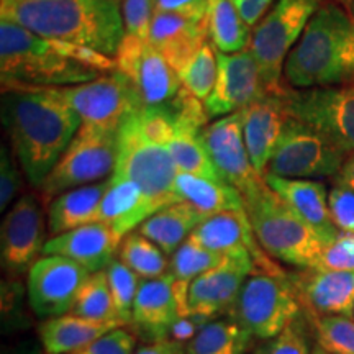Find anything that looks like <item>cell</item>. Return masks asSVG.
<instances>
[{
    "label": "cell",
    "instance_id": "obj_1",
    "mask_svg": "<svg viewBox=\"0 0 354 354\" xmlns=\"http://www.w3.org/2000/svg\"><path fill=\"white\" fill-rule=\"evenodd\" d=\"M2 123L25 177L43 180L82 125L81 117L55 87H2Z\"/></svg>",
    "mask_w": 354,
    "mask_h": 354
},
{
    "label": "cell",
    "instance_id": "obj_2",
    "mask_svg": "<svg viewBox=\"0 0 354 354\" xmlns=\"http://www.w3.org/2000/svg\"><path fill=\"white\" fill-rule=\"evenodd\" d=\"M115 71V59L91 48L44 38L0 19L2 87L76 86Z\"/></svg>",
    "mask_w": 354,
    "mask_h": 354
},
{
    "label": "cell",
    "instance_id": "obj_3",
    "mask_svg": "<svg viewBox=\"0 0 354 354\" xmlns=\"http://www.w3.org/2000/svg\"><path fill=\"white\" fill-rule=\"evenodd\" d=\"M0 19L109 57L125 37L122 0H0Z\"/></svg>",
    "mask_w": 354,
    "mask_h": 354
},
{
    "label": "cell",
    "instance_id": "obj_4",
    "mask_svg": "<svg viewBox=\"0 0 354 354\" xmlns=\"http://www.w3.org/2000/svg\"><path fill=\"white\" fill-rule=\"evenodd\" d=\"M353 81L354 21L338 3L325 2L287 56L284 84L290 88H313Z\"/></svg>",
    "mask_w": 354,
    "mask_h": 354
},
{
    "label": "cell",
    "instance_id": "obj_5",
    "mask_svg": "<svg viewBox=\"0 0 354 354\" xmlns=\"http://www.w3.org/2000/svg\"><path fill=\"white\" fill-rule=\"evenodd\" d=\"M243 203L259 245L272 259L297 269L317 268L326 245L266 180L243 196Z\"/></svg>",
    "mask_w": 354,
    "mask_h": 354
},
{
    "label": "cell",
    "instance_id": "obj_6",
    "mask_svg": "<svg viewBox=\"0 0 354 354\" xmlns=\"http://www.w3.org/2000/svg\"><path fill=\"white\" fill-rule=\"evenodd\" d=\"M177 167L167 146L146 130L138 110L118 128L113 177L138 184L154 209L180 202L176 194Z\"/></svg>",
    "mask_w": 354,
    "mask_h": 354
},
{
    "label": "cell",
    "instance_id": "obj_7",
    "mask_svg": "<svg viewBox=\"0 0 354 354\" xmlns=\"http://www.w3.org/2000/svg\"><path fill=\"white\" fill-rule=\"evenodd\" d=\"M323 3L325 0H277L254 26L248 50L259 66L268 94H284L287 56Z\"/></svg>",
    "mask_w": 354,
    "mask_h": 354
},
{
    "label": "cell",
    "instance_id": "obj_8",
    "mask_svg": "<svg viewBox=\"0 0 354 354\" xmlns=\"http://www.w3.org/2000/svg\"><path fill=\"white\" fill-rule=\"evenodd\" d=\"M118 130L82 123L39 187V197L51 202L66 190L100 183L113 174Z\"/></svg>",
    "mask_w": 354,
    "mask_h": 354
},
{
    "label": "cell",
    "instance_id": "obj_9",
    "mask_svg": "<svg viewBox=\"0 0 354 354\" xmlns=\"http://www.w3.org/2000/svg\"><path fill=\"white\" fill-rule=\"evenodd\" d=\"M302 313L289 276L253 272L243 284L230 317L258 339H272Z\"/></svg>",
    "mask_w": 354,
    "mask_h": 354
},
{
    "label": "cell",
    "instance_id": "obj_10",
    "mask_svg": "<svg viewBox=\"0 0 354 354\" xmlns=\"http://www.w3.org/2000/svg\"><path fill=\"white\" fill-rule=\"evenodd\" d=\"M346 158L348 153L325 133L289 117L268 165V172L289 179H335Z\"/></svg>",
    "mask_w": 354,
    "mask_h": 354
},
{
    "label": "cell",
    "instance_id": "obj_11",
    "mask_svg": "<svg viewBox=\"0 0 354 354\" xmlns=\"http://www.w3.org/2000/svg\"><path fill=\"white\" fill-rule=\"evenodd\" d=\"M282 100L289 117L315 127L343 151L354 153V81L313 88L286 87Z\"/></svg>",
    "mask_w": 354,
    "mask_h": 354
},
{
    "label": "cell",
    "instance_id": "obj_12",
    "mask_svg": "<svg viewBox=\"0 0 354 354\" xmlns=\"http://www.w3.org/2000/svg\"><path fill=\"white\" fill-rule=\"evenodd\" d=\"M76 110L82 123L118 130L128 115L141 109L131 82L117 69L104 76L76 86L55 87Z\"/></svg>",
    "mask_w": 354,
    "mask_h": 354
},
{
    "label": "cell",
    "instance_id": "obj_13",
    "mask_svg": "<svg viewBox=\"0 0 354 354\" xmlns=\"http://www.w3.org/2000/svg\"><path fill=\"white\" fill-rule=\"evenodd\" d=\"M92 272L76 261L57 254H43L28 271V307L41 320L73 312L79 292Z\"/></svg>",
    "mask_w": 354,
    "mask_h": 354
},
{
    "label": "cell",
    "instance_id": "obj_14",
    "mask_svg": "<svg viewBox=\"0 0 354 354\" xmlns=\"http://www.w3.org/2000/svg\"><path fill=\"white\" fill-rule=\"evenodd\" d=\"M113 59L115 69L131 82L141 107L166 104L183 88L177 71L149 41L125 35Z\"/></svg>",
    "mask_w": 354,
    "mask_h": 354
},
{
    "label": "cell",
    "instance_id": "obj_15",
    "mask_svg": "<svg viewBox=\"0 0 354 354\" xmlns=\"http://www.w3.org/2000/svg\"><path fill=\"white\" fill-rule=\"evenodd\" d=\"M46 223L37 196L25 194L8 209L0 227V261L7 276L20 277L43 256Z\"/></svg>",
    "mask_w": 354,
    "mask_h": 354
},
{
    "label": "cell",
    "instance_id": "obj_16",
    "mask_svg": "<svg viewBox=\"0 0 354 354\" xmlns=\"http://www.w3.org/2000/svg\"><path fill=\"white\" fill-rule=\"evenodd\" d=\"M189 282L169 272L156 279H141L131 312V326L145 338H169L180 318L189 317Z\"/></svg>",
    "mask_w": 354,
    "mask_h": 354
},
{
    "label": "cell",
    "instance_id": "obj_17",
    "mask_svg": "<svg viewBox=\"0 0 354 354\" xmlns=\"http://www.w3.org/2000/svg\"><path fill=\"white\" fill-rule=\"evenodd\" d=\"M202 143L225 183L246 196L264 183L248 153L240 112L216 118L201 131Z\"/></svg>",
    "mask_w": 354,
    "mask_h": 354
},
{
    "label": "cell",
    "instance_id": "obj_18",
    "mask_svg": "<svg viewBox=\"0 0 354 354\" xmlns=\"http://www.w3.org/2000/svg\"><path fill=\"white\" fill-rule=\"evenodd\" d=\"M196 238L203 246L232 258H253L256 272H269L286 276L284 269L263 250L245 209L223 210L210 215L194 230Z\"/></svg>",
    "mask_w": 354,
    "mask_h": 354
},
{
    "label": "cell",
    "instance_id": "obj_19",
    "mask_svg": "<svg viewBox=\"0 0 354 354\" xmlns=\"http://www.w3.org/2000/svg\"><path fill=\"white\" fill-rule=\"evenodd\" d=\"M216 61L218 77L209 99L203 102L210 118L240 112L268 94L259 66L250 50L230 55L216 51Z\"/></svg>",
    "mask_w": 354,
    "mask_h": 354
},
{
    "label": "cell",
    "instance_id": "obj_20",
    "mask_svg": "<svg viewBox=\"0 0 354 354\" xmlns=\"http://www.w3.org/2000/svg\"><path fill=\"white\" fill-rule=\"evenodd\" d=\"M256 272L253 258L227 256L220 266L210 269L189 284L190 315L214 318L232 312L250 274Z\"/></svg>",
    "mask_w": 354,
    "mask_h": 354
},
{
    "label": "cell",
    "instance_id": "obj_21",
    "mask_svg": "<svg viewBox=\"0 0 354 354\" xmlns=\"http://www.w3.org/2000/svg\"><path fill=\"white\" fill-rule=\"evenodd\" d=\"M305 315H354V271L300 269L289 276Z\"/></svg>",
    "mask_w": 354,
    "mask_h": 354
},
{
    "label": "cell",
    "instance_id": "obj_22",
    "mask_svg": "<svg viewBox=\"0 0 354 354\" xmlns=\"http://www.w3.org/2000/svg\"><path fill=\"white\" fill-rule=\"evenodd\" d=\"M123 236L107 223L82 225L69 232L51 236L43 254H57L76 261L88 272H99L118 256Z\"/></svg>",
    "mask_w": 354,
    "mask_h": 354
},
{
    "label": "cell",
    "instance_id": "obj_23",
    "mask_svg": "<svg viewBox=\"0 0 354 354\" xmlns=\"http://www.w3.org/2000/svg\"><path fill=\"white\" fill-rule=\"evenodd\" d=\"M243 136L254 169L264 176L279 143L289 113L282 95L264 94L240 110Z\"/></svg>",
    "mask_w": 354,
    "mask_h": 354
},
{
    "label": "cell",
    "instance_id": "obj_24",
    "mask_svg": "<svg viewBox=\"0 0 354 354\" xmlns=\"http://www.w3.org/2000/svg\"><path fill=\"white\" fill-rule=\"evenodd\" d=\"M264 180L274 192L279 194L287 205L308 223L325 245L338 236L339 230L335 225L333 216L330 212L326 185L315 179H289V177H279L274 174H264Z\"/></svg>",
    "mask_w": 354,
    "mask_h": 354
},
{
    "label": "cell",
    "instance_id": "obj_25",
    "mask_svg": "<svg viewBox=\"0 0 354 354\" xmlns=\"http://www.w3.org/2000/svg\"><path fill=\"white\" fill-rule=\"evenodd\" d=\"M207 38V26L202 21L171 12H154L149 43L166 57L177 74L184 69L190 57L201 50Z\"/></svg>",
    "mask_w": 354,
    "mask_h": 354
},
{
    "label": "cell",
    "instance_id": "obj_26",
    "mask_svg": "<svg viewBox=\"0 0 354 354\" xmlns=\"http://www.w3.org/2000/svg\"><path fill=\"white\" fill-rule=\"evenodd\" d=\"M110 185L109 179L59 194L48 203V232L51 236L99 221V210Z\"/></svg>",
    "mask_w": 354,
    "mask_h": 354
},
{
    "label": "cell",
    "instance_id": "obj_27",
    "mask_svg": "<svg viewBox=\"0 0 354 354\" xmlns=\"http://www.w3.org/2000/svg\"><path fill=\"white\" fill-rule=\"evenodd\" d=\"M154 212L158 210L138 184L110 176V185L99 210V221L110 225L120 236L125 238Z\"/></svg>",
    "mask_w": 354,
    "mask_h": 354
},
{
    "label": "cell",
    "instance_id": "obj_28",
    "mask_svg": "<svg viewBox=\"0 0 354 354\" xmlns=\"http://www.w3.org/2000/svg\"><path fill=\"white\" fill-rule=\"evenodd\" d=\"M115 328L122 326L117 323L97 322L76 313H68L43 320L38 335L46 354H69L87 346L88 343L95 342L102 335Z\"/></svg>",
    "mask_w": 354,
    "mask_h": 354
},
{
    "label": "cell",
    "instance_id": "obj_29",
    "mask_svg": "<svg viewBox=\"0 0 354 354\" xmlns=\"http://www.w3.org/2000/svg\"><path fill=\"white\" fill-rule=\"evenodd\" d=\"M205 218L209 215L202 214L189 202L180 201L154 212L140 225L138 232L156 243L167 256H172Z\"/></svg>",
    "mask_w": 354,
    "mask_h": 354
},
{
    "label": "cell",
    "instance_id": "obj_30",
    "mask_svg": "<svg viewBox=\"0 0 354 354\" xmlns=\"http://www.w3.org/2000/svg\"><path fill=\"white\" fill-rule=\"evenodd\" d=\"M176 194L179 201L189 202L209 216L223 210L245 209L241 192L232 184L187 172H177Z\"/></svg>",
    "mask_w": 354,
    "mask_h": 354
},
{
    "label": "cell",
    "instance_id": "obj_31",
    "mask_svg": "<svg viewBox=\"0 0 354 354\" xmlns=\"http://www.w3.org/2000/svg\"><path fill=\"white\" fill-rule=\"evenodd\" d=\"M205 26L216 51L230 55L250 48L253 33L241 19L234 0H209Z\"/></svg>",
    "mask_w": 354,
    "mask_h": 354
},
{
    "label": "cell",
    "instance_id": "obj_32",
    "mask_svg": "<svg viewBox=\"0 0 354 354\" xmlns=\"http://www.w3.org/2000/svg\"><path fill=\"white\" fill-rule=\"evenodd\" d=\"M254 336L234 318L210 320L189 339L187 354H246Z\"/></svg>",
    "mask_w": 354,
    "mask_h": 354
},
{
    "label": "cell",
    "instance_id": "obj_33",
    "mask_svg": "<svg viewBox=\"0 0 354 354\" xmlns=\"http://www.w3.org/2000/svg\"><path fill=\"white\" fill-rule=\"evenodd\" d=\"M118 258L141 279H156L169 271L167 254L140 232H131L123 238Z\"/></svg>",
    "mask_w": 354,
    "mask_h": 354
},
{
    "label": "cell",
    "instance_id": "obj_34",
    "mask_svg": "<svg viewBox=\"0 0 354 354\" xmlns=\"http://www.w3.org/2000/svg\"><path fill=\"white\" fill-rule=\"evenodd\" d=\"M71 313H76L84 318H91L97 322H110L122 325L120 318H118L117 308H115L113 295L110 290L107 274L104 271L92 272L86 284L82 286L79 292L76 304Z\"/></svg>",
    "mask_w": 354,
    "mask_h": 354
},
{
    "label": "cell",
    "instance_id": "obj_35",
    "mask_svg": "<svg viewBox=\"0 0 354 354\" xmlns=\"http://www.w3.org/2000/svg\"><path fill=\"white\" fill-rule=\"evenodd\" d=\"M225 259H227L225 254L216 253V251L198 243L196 238L189 236L171 256L169 271L167 272L177 281H184L190 284L194 279L220 266Z\"/></svg>",
    "mask_w": 354,
    "mask_h": 354
},
{
    "label": "cell",
    "instance_id": "obj_36",
    "mask_svg": "<svg viewBox=\"0 0 354 354\" xmlns=\"http://www.w3.org/2000/svg\"><path fill=\"white\" fill-rule=\"evenodd\" d=\"M183 87L187 88L190 94L205 102L214 91L216 77H218V61H216V50L212 41L207 39L196 55L184 66L179 73Z\"/></svg>",
    "mask_w": 354,
    "mask_h": 354
},
{
    "label": "cell",
    "instance_id": "obj_37",
    "mask_svg": "<svg viewBox=\"0 0 354 354\" xmlns=\"http://www.w3.org/2000/svg\"><path fill=\"white\" fill-rule=\"evenodd\" d=\"M317 344L331 354H354V320L344 315H307Z\"/></svg>",
    "mask_w": 354,
    "mask_h": 354
},
{
    "label": "cell",
    "instance_id": "obj_38",
    "mask_svg": "<svg viewBox=\"0 0 354 354\" xmlns=\"http://www.w3.org/2000/svg\"><path fill=\"white\" fill-rule=\"evenodd\" d=\"M105 274H107L115 308H117L122 325H131L133 304H135L136 294H138L141 277L135 271H131L118 256L107 266Z\"/></svg>",
    "mask_w": 354,
    "mask_h": 354
},
{
    "label": "cell",
    "instance_id": "obj_39",
    "mask_svg": "<svg viewBox=\"0 0 354 354\" xmlns=\"http://www.w3.org/2000/svg\"><path fill=\"white\" fill-rule=\"evenodd\" d=\"M25 287L20 277L2 279V328L3 333H15L28 325L25 313Z\"/></svg>",
    "mask_w": 354,
    "mask_h": 354
},
{
    "label": "cell",
    "instance_id": "obj_40",
    "mask_svg": "<svg viewBox=\"0 0 354 354\" xmlns=\"http://www.w3.org/2000/svg\"><path fill=\"white\" fill-rule=\"evenodd\" d=\"M308 342V323L304 313L289 323L271 343L263 349L261 354H310Z\"/></svg>",
    "mask_w": 354,
    "mask_h": 354
},
{
    "label": "cell",
    "instance_id": "obj_41",
    "mask_svg": "<svg viewBox=\"0 0 354 354\" xmlns=\"http://www.w3.org/2000/svg\"><path fill=\"white\" fill-rule=\"evenodd\" d=\"M154 12H156L154 0H122V19L127 37L149 41Z\"/></svg>",
    "mask_w": 354,
    "mask_h": 354
},
{
    "label": "cell",
    "instance_id": "obj_42",
    "mask_svg": "<svg viewBox=\"0 0 354 354\" xmlns=\"http://www.w3.org/2000/svg\"><path fill=\"white\" fill-rule=\"evenodd\" d=\"M24 169L6 145L0 148V210L6 212L24 187Z\"/></svg>",
    "mask_w": 354,
    "mask_h": 354
},
{
    "label": "cell",
    "instance_id": "obj_43",
    "mask_svg": "<svg viewBox=\"0 0 354 354\" xmlns=\"http://www.w3.org/2000/svg\"><path fill=\"white\" fill-rule=\"evenodd\" d=\"M317 269L354 271V233L339 232L330 245L323 248Z\"/></svg>",
    "mask_w": 354,
    "mask_h": 354
},
{
    "label": "cell",
    "instance_id": "obj_44",
    "mask_svg": "<svg viewBox=\"0 0 354 354\" xmlns=\"http://www.w3.org/2000/svg\"><path fill=\"white\" fill-rule=\"evenodd\" d=\"M136 346V338L131 331L122 328H115L109 333L102 335L95 342L88 343L77 351L69 354H133Z\"/></svg>",
    "mask_w": 354,
    "mask_h": 354
},
{
    "label": "cell",
    "instance_id": "obj_45",
    "mask_svg": "<svg viewBox=\"0 0 354 354\" xmlns=\"http://www.w3.org/2000/svg\"><path fill=\"white\" fill-rule=\"evenodd\" d=\"M330 212L342 232L354 233V190L335 185L328 196Z\"/></svg>",
    "mask_w": 354,
    "mask_h": 354
},
{
    "label": "cell",
    "instance_id": "obj_46",
    "mask_svg": "<svg viewBox=\"0 0 354 354\" xmlns=\"http://www.w3.org/2000/svg\"><path fill=\"white\" fill-rule=\"evenodd\" d=\"M154 3L156 10L177 13L202 24H205L207 10H209V0H154Z\"/></svg>",
    "mask_w": 354,
    "mask_h": 354
},
{
    "label": "cell",
    "instance_id": "obj_47",
    "mask_svg": "<svg viewBox=\"0 0 354 354\" xmlns=\"http://www.w3.org/2000/svg\"><path fill=\"white\" fill-rule=\"evenodd\" d=\"M277 0H238L236 7L240 10L241 19L246 21V25L256 26L263 20V17L271 10V7Z\"/></svg>",
    "mask_w": 354,
    "mask_h": 354
},
{
    "label": "cell",
    "instance_id": "obj_48",
    "mask_svg": "<svg viewBox=\"0 0 354 354\" xmlns=\"http://www.w3.org/2000/svg\"><path fill=\"white\" fill-rule=\"evenodd\" d=\"M133 354H187V346L174 338H165L145 344V346L135 349Z\"/></svg>",
    "mask_w": 354,
    "mask_h": 354
},
{
    "label": "cell",
    "instance_id": "obj_49",
    "mask_svg": "<svg viewBox=\"0 0 354 354\" xmlns=\"http://www.w3.org/2000/svg\"><path fill=\"white\" fill-rule=\"evenodd\" d=\"M335 185H342V187L354 190V153H349L346 161L338 174L335 177Z\"/></svg>",
    "mask_w": 354,
    "mask_h": 354
},
{
    "label": "cell",
    "instance_id": "obj_50",
    "mask_svg": "<svg viewBox=\"0 0 354 354\" xmlns=\"http://www.w3.org/2000/svg\"><path fill=\"white\" fill-rule=\"evenodd\" d=\"M2 354H44V349L41 346V343L26 339V342L17 343L13 344V346L3 349Z\"/></svg>",
    "mask_w": 354,
    "mask_h": 354
},
{
    "label": "cell",
    "instance_id": "obj_51",
    "mask_svg": "<svg viewBox=\"0 0 354 354\" xmlns=\"http://www.w3.org/2000/svg\"><path fill=\"white\" fill-rule=\"evenodd\" d=\"M310 354H331V353L325 351V349H323L322 346H318V344H317V346L312 349V353H310Z\"/></svg>",
    "mask_w": 354,
    "mask_h": 354
},
{
    "label": "cell",
    "instance_id": "obj_52",
    "mask_svg": "<svg viewBox=\"0 0 354 354\" xmlns=\"http://www.w3.org/2000/svg\"><path fill=\"white\" fill-rule=\"evenodd\" d=\"M346 10H348L349 15H351V19H353V21H354V0H351V2L348 3V6H346Z\"/></svg>",
    "mask_w": 354,
    "mask_h": 354
},
{
    "label": "cell",
    "instance_id": "obj_53",
    "mask_svg": "<svg viewBox=\"0 0 354 354\" xmlns=\"http://www.w3.org/2000/svg\"><path fill=\"white\" fill-rule=\"evenodd\" d=\"M338 2H342V3H344V6H348V3L351 2V0H338Z\"/></svg>",
    "mask_w": 354,
    "mask_h": 354
},
{
    "label": "cell",
    "instance_id": "obj_54",
    "mask_svg": "<svg viewBox=\"0 0 354 354\" xmlns=\"http://www.w3.org/2000/svg\"><path fill=\"white\" fill-rule=\"evenodd\" d=\"M234 2H238V0H234Z\"/></svg>",
    "mask_w": 354,
    "mask_h": 354
},
{
    "label": "cell",
    "instance_id": "obj_55",
    "mask_svg": "<svg viewBox=\"0 0 354 354\" xmlns=\"http://www.w3.org/2000/svg\"><path fill=\"white\" fill-rule=\"evenodd\" d=\"M258 354H261V353H258Z\"/></svg>",
    "mask_w": 354,
    "mask_h": 354
}]
</instances>
